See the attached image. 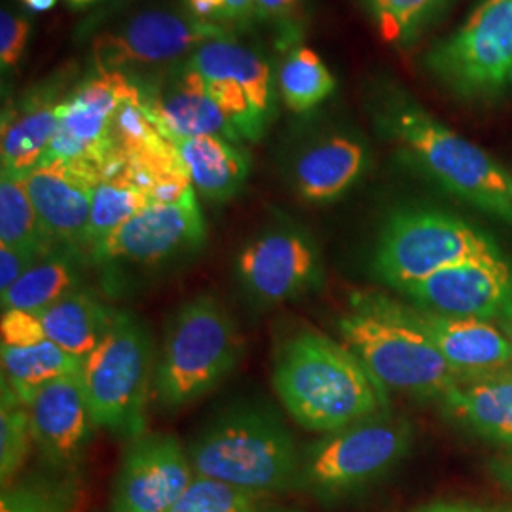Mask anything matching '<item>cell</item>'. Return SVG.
<instances>
[{"label": "cell", "mask_w": 512, "mask_h": 512, "mask_svg": "<svg viewBox=\"0 0 512 512\" xmlns=\"http://www.w3.org/2000/svg\"><path fill=\"white\" fill-rule=\"evenodd\" d=\"M274 387L294 420L325 435L372 418L385 404L384 387L357 355L313 330L294 334L277 351Z\"/></svg>", "instance_id": "1"}, {"label": "cell", "mask_w": 512, "mask_h": 512, "mask_svg": "<svg viewBox=\"0 0 512 512\" xmlns=\"http://www.w3.org/2000/svg\"><path fill=\"white\" fill-rule=\"evenodd\" d=\"M2 382L8 385L23 404H31L44 385L82 368L80 359L44 340L35 346L6 348L2 346Z\"/></svg>", "instance_id": "28"}, {"label": "cell", "mask_w": 512, "mask_h": 512, "mask_svg": "<svg viewBox=\"0 0 512 512\" xmlns=\"http://www.w3.org/2000/svg\"><path fill=\"white\" fill-rule=\"evenodd\" d=\"M198 476L255 495L298 490L302 454L281 420L262 408H236L211 423L188 448Z\"/></svg>", "instance_id": "4"}, {"label": "cell", "mask_w": 512, "mask_h": 512, "mask_svg": "<svg viewBox=\"0 0 512 512\" xmlns=\"http://www.w3.org/2000/svg\"><path fill=\"white\" fill-rule=\"evenodd\" d=\"M503 258L467 222L429 209H401L385 220L374 251V270L401 291L446 268Z\"/></svg>", "instance_id": "6"}, {"label": "cell", "mask_w": 512, "mask_h": 512, "mask_svg": "<svg viewBox=\"0 0 512 512\" xmlns=\"http://www.w3.org/2000/svg\"><path fill=\"white\" fill-rule=\"evenodd\" d=\"M420 512H494L486 511V509H478V507H467V505H446V503H439V505H431L427 509H421Z\"/></svg>", "instance_id": "40"}, {"label": "cell", "mask_w": 512, "mask_h": 512, "mask_svg": "<svg viewBox=\"0 0 512 512\" xmlns=\"http://www.w3.org/2000/svg\"><path fill=\"white\" fill-rule=\"evenodd\" d=\"M497 476L512 490V454L497 463Z\"/></svg>", "instance_id": "42"}, {"label": "cell", "mask_w": 512, "mask_h": 512, "mask_svg": "<svg viewBox=\"0 0 512 512\" xmlns=\"http://www.w3.org/2000/svg\"><path fill=\"white\" fill-rule=\"evenodd\" d=\"M0 245L48 255L55 245L48 238L23 177L0 175Z\"/></svg>", "instance_id": "30"}, {"label": "cell", "mask_w": 512, "mask_h": 512, "mask_svg": "<svg viewBox=\"0 0 512 512\" xmlns=\"http://www.w3.org/2000/svg\"><path fill=\"white\" fill-rule=\"evenodd\" d=\"M31 23L29 19L16 14L10 8H2L0 12V69L6 76L12 73L25 54L29 44Z\"/></svg>", "instance_id": "36"}, {"label": "cell", "mask_w": 512, "mask_h": 512, "mask_svg": "<svg viewBox=\"0 0 512 512\" xmlns=\"http://www.w3.org/2000/svg\"><path fill=\"white\" fill-rule=\"evenodd\" d=\"M135 84L128 74L95 71L74 86L59 107V128L44 160L88 165L101 179L118 171L126 158L114 145L112 124Z\"/></svg>", "instance_id": "12"}, {"label": "cell", "mask_w": 512, "mask_h": 512, "mask_svg": "<svg viewBox=\"0 0 512 512\" xmlns=\"http://www.w3.org/2000/svg\"><path fill=\"white\" fill-rule=\"evenodd\" d=\"M423 65L461 99H492L512 90V0H482Z\"/></svg>", "instance_id": "8"}, {"label": "cell", "mask_w": 512, "mask_h": 512, "mask_svg": "<svg viewBox=\"0 0 512 512\" xmlns=\"http://www.w3.org/2000/svg\"><path fill=\"white\" fill-rule=\"evenodd\" d=\"M258 501L260 495L196 475L181 499L167 512H260Z\"/></svg>", "instance_id": "34"}, {"label": "cell", "mask_w": 512, "mask_h": 512, "mask_svg": "<svg viewBox=\"0 0 512 512\" xmlns=\"http://www.w3.org/2000/svg\"><path fill=\"white\" fill-rule=\"evenodd\" d=\"M321 274L310 236L294 226H277L251 239L238 256V277L245 291L264 304L298 298Z\"/></svg>", "instance_id": "15"}, {"label": "cell", "mask_w": 512, "mask_h": 512, "mask_svg": "<svg viewBox=\"0 0 512 512\" xmlns=\"http://www.w3.org/2000/svg\"><path fill=\"white\" fill-rule=\"evenodd\" d=\"M444 404L476 433L512 444V370L467 378L444 395Z\"/></svg>", "instance_id": "24"}, {"label": "cell", "mask_w": 512, "mask_h": 512, "mask_svg": "<svg viewBox=\"0 0 512 512\" xmlns=\"http://www.w3.org/2000/svg\"><path fill=\"white\" fill-rule=\"evenodd\" d=\"M412 311L442 357L463 380L495 374L512 366L511 344L492 321L448 317L418 306H412Z\"/></svg>", "instance_id": "21"}, {"label": "cell", "mask_w": 512, "mask_h": 512, "mask_svg": "<svg viewBox=\"0 0 512 512\" xmlns=\"http://www.w3.org/2000/svg\"><path fill=\"white\" fill-rule=\"evenodd\" d=\"M42 256L29 249L0 245V293H6Z\"/></svg>", "instance_id": "38"}, {"label": "cell", "mask_w": 512, "mask_h": 512, "mask_svg": "<svg viewBox=\"0 0 512 512\" xmlns=\"http://www.w3.org/2000/svg\"><path fill=\"white\" fill-rule=\"evenodd\" d=\"M378 124L404 154L448 192L512 224V175L478 147L446 128L403 93L378 103Z\"/></svg>", "instance_id": "3"}, {"label": "cell", "mask_w": 512, "mask_h": 512, "mask_svg": "<svg viewBox=\"0 0 512 512\" xmlns=\"http://www.w3.org/2000/svg\"><path fill=\"white\" fill-rule=\"evenodd\" d=\"M205 236V219L192 188L175 202L150 203L114 230L90 256L97 264L109 266H160L198 251Z\"/></svg>", "instance_id": "13"}, {"label": "cell", "mask_w": 512, "mask_h": 512, "mask_svg": "<svg viewBox=\"0 0 512 512\" xmlns=\"http://www.w3.org/2000/svg\"><path fill=\"white\" fill-rule=\"evenodd\" d=\"M410 439L406 421L387 418L329 433L304 450L298 488L321 499L357 492L387 475L408 452Z\"/></svg>", "instance_id": "9"}, {"label": "cell", "mask_w": 512, "mask_h": 512, "mask_svg": "<svg viewBox=\"0 0 512 512\" xmlns=\"http://www.w3.org/2000/svg\"><path fill=\"white\" fill-rule=\"evenodd\" d=\"M387 44L410 46L446 0H363Z\"/></svg>", "instance_id": "31"}, {"label": "cell", "mask_w": 512, "mask_h": 512, "mask_svg": "<svg viewBox=\"0 0 512 512\" xmlns=\"http://www.w3.org/2000/svg\"><path fill=\"white\" fill-rule=\"evenodd\" d=\"M194 469L173 435H139L129 442L112 484V512H167L188 490Z\"/></svg>", "instance_id": "14"}, {"label": "cell", "mask_w": 512, "mask_h": 512, "mask_svg": "<svg viewBox=\"0 0 512 512\" xmlns=\"http://www.w3.org/2000/svg\"><path fill=\"white\" fill-rule=\"evenodd\" d=\"M283 44V54L275 67L277 93L291 112H310L334 93L336 78L321 55L294 35L283 40Z\"/></svg>", "instance_id": "27"}, {"label": "cell", "mask_w": 512, "mask_h": 512, "mask_svg": "<svg viewBox=\"0 0 512 512\" xmlns=\"http://www.w3.org/2000/svg\"><path fill=\"white\" fill-rule=\"evenodd\" d=\"M421 310L497 321L512 308V270L505 258L446 268L401 289Z\"/></svg>", "instance_id": "16"}, {"label": "cell", "mask_w": 512, "mask_h": 512, "mask_svg": "<svg viewBox=\"0 0 512 512\" xmlns=\"http://www.w3.org/2000/svg\"><path fill=\"white\" fill-rule=\"evenodd\" d=\"M82 382L95 427L124 437L143 435L152 376V344L133 315L118 311L101 344L82 363Z\"/></svg>", "instance_id": "7"}, {"label": "cell", "mask_w": 512, "mask_h": 512, "mask_svg": "<svg viewBox=\"0 0 512 512\" xmlns=\"http://www.w3.org/2000/svg\"><path fill=\"white\" fill-rule=\"evenodd\" d=\"M260 512H300V511H296V509H268V511H260Z\"/></svg>", "instance_id": "45"}, {"label": "cell", "mask_w": 512, "mask_h": 512, "mask_svg": "<svg viewBox=\"0 0 512 512\" xmlns=\"http://www.w3.org/2000/svg\"><path fill=\"white\" fill-rule=\"evenodd\" d=\"M67 2L74 8H86V6H92V4L103 2V0H67Z\"/></svg>", "instance_id": "44"}, {"label": "cell", "mask_w": 512, "mask_h": 512, "mask_svg": "<svg viewBox=\"0 0 512 512\" xmlns=\"http://www.w3.org/2000/svg\"><path fill=\"white\" fill-rule=\"evenodd\" d=\"M186 12L226 29H238L255 19L253 0H184Z\"/></svg>", "instance_id": "35"}, {"label": "cell", "mask_w": 512, "mask_h": 512, "mask_svg": "<svg viewBox=\"0 0 512 512\" xmlns=\"http://www.w3.org/2000/svg\"><path fill=\"white\" fill-rule=\"evenodd\" d=\"M23 179L48 238L57 247L84 255L93 192L101 175L88 165L44 160Z\"/></svg>", "instance_id": "17"}, {"label": "cell", "mask_w": 512, "mask_h": 512, "mask_svg": "<svg viewBox=\"0 0 512 512\" xmlns=\"http://www.w3.org/2000/svg\"><path fill=\"white\" fill-rule=\"evenodd\" d=\"M495 325H497L499 329L503 330V334L507 336V340H509V344H511L512 348V308L507 311L501 319H497V321H495Z\"/></svg>", "instance_id": "43"}, {"label": "cell", "mask_w": 512, "mask_h": 512, "mask_svg": "<svg viewBox=\"0 0 512 512\" xmlns=\"http://www.w3.org/2000/svg\"><path fill=\"white\" fill-rule=\"evenodd\" d=\"M82 256L73 249L55 247L48 255L38 258L6 293H0L2 311L38 313L80 289Z\"/></svg>", "instance_id": "26"}, {"label": "cell", "mask_w": 512, "mask_h": 512, "mask_svg": "<svg viewBox=\"0 0 512 512\" xmlns=\"http://www.w3.org/2000/svg\"><path fill=\"white\" fill-rule=\"evenodd\" d=\"M116 315L118 311L110 310L84 289H76L54 306L38 311L46 338L80 361L101 344Z\"/></svg>", "instance_id": "25"}, {"label": "cell", "mask_w": 512, "mask_h": 512, "mask_svg": "<svg viewBox=\"0 0 512 512\" xmlns=\"http://www.w3.org/2000/svg\"><path fill=\"white\" fill-rule=\"evenodd\" d=\"M366 167L365 143L355 135L332 133L300 152L293 165L294 188L306 202H334L363 177Z\"/></svg>", "instance_id": "22"}, {"label": "cell", "mask_w": 512, "mask_h": 512, "mask_svg": "<svg viewBox=\"0 0 512 512\" xmlns=\"http://www.w3.org/2000/svg\"><path fill=\"white\" fill-rule=\"evenodd\" d=\"M76 484L69 476H29L2 488L0 512H71Z\"/></svg>", "instance_id": "32"}, {"label": "cell", "mask_w": 512, "mask_h": 512, "mask_svg": "<svg viewBox=\"0 0 512 512\" xmlns=\"http://www.w3.org/2000/svg\"><path fill=\"white\" fill-rule=\"evenodd\" d=\"M177 148L196 194L213 203L236 198L247 183L251 158L247 150L224 137H169Z\"/></svg>", "instance_id": "23"}, {"label": "cell", "mask_w": 512, "mask_h": 512, "mask_svg": "<svg viewBox=\"0 0 512 512\" xmlns=\"http://www.w3.org/2000/svg\"><path fill=\"white\" fill-rule=\"evenodd\" d=\"M230 37H236L232 29L194 18L190 12L147 10L95 37L93 65L95 71L133 76L190 57L211 40Z\"/></svg>", "instance_id": "11"}, {"label": "cell", "mask_w": 512, "mask_h": 512, "mask_svg": "<svg viewBox=\"0 0 512 512\" xmlns=\"http://www.w3.org/2000/svg\"><path fill=\"white\" fill-rule=\"evenodd\" d=\"M186 63L200 74L241 141H260L275 114L277 86L270 61L230 37L203 44Z\"/></svg>", "instance_id": "10"}, {"label": "cell", "mask_w": 512, "mask_h": 512, "mask_svg": "<svg viewBox=\"0 0 512 512\" xmlns=\"http://www.w3.org/2000/svg\"><path fill=\"white\" fill-rule=\"evenodd\" d=\"M154 203L150 192L124 164L109 177L101 179L93 192L92 215L86 238V253L93 251L118 230L126 220Z\"/></svg>", "instance_id": "29"}, {"label": "cell", "mask_w": 512, "mask_h": 512, "mask_svg": "<svg viewBox=\"0 0 512 512\" xmlns=\"http://www.w3.org/2000/svg\"><path fill=\"white\" fill-rule=\"evenodd\" d=\"M73 69L52 74L4 105L0 162L2 175L25 177L44 162L59 128V107L67 97Z\"/></svg>", "instance_id": "18"}, {"label": "cell", "mask_w": 512, "mask_h": 512, "mask_svg": "<svg viewBox=\"0 0 512 512\" xmlns=\"http://www.w3.org/2000/svg\"><path fill=\"white\" fill-rule=\"evenodd\" d=\"M148 107L167 137H224L241 145V137L219 103L207 92L200 74L184 59L158 80L145 84Z\"/></svg>", "instance_id": "20"}, {"label": "cell", "mask_w": 512, "mask_h": 512, "mask_svg": "<svg viewBox=\"0 0 512 512\" xmlns=\"http://www.w3.org/2000/svg\"><path fill=\"white\" fill-rule=\"evenodd\" d=\"M29 12H35V14H44V12H50L57 4V0H19Z\"/></svg>", "instance_id": "41"}, {"label": "cell", "mask_w": 512, "mask_h": 512, "mask_svg": "<svg viewBox=\"0 0 512 512\" xmlns=\"http://www.w3.org/2000/svg\"><path fill=\"white\" fill-rule=\"evenodd\" d=\"M304 0H253L255 19L260 21H287L294 18Z\"/></svg>", "instance_id": "39"}, {"label": "cell", "mask_w": 512, "mask_h": 512, "mask_svg": "<svg viewBox=\"0 0 512 512\" xmlns=\"http://www.w3.org/2000/svg\"><path fill=\"white\" fill-rule=\"evenodd\" d=\"M338 329L346 346L384 389L414 397H444L463 382L418 323L412 306L384 294H353Z\"/></svg>", "instance_id": "2"}, {"label": "cell", "mask_w": 512, "mask_h": 512, "mask_svg": "<svg viewBox=\"0 0 512 512\" xmlns=\"http://www.w3.org/2000/svg\"><path fill=\"white\" fill-rule=\"evenodd\" d=\"M33 440L55 467L76 463L92 437V410L82 368L44 385L29 404Z\"/></svg>", "instance_id": "19"}, {"label": "cell", "mask_w": 512, "mask_h": 512, "mask_svg": "<svg viewBox=\"0 0 512 512\" xmlns=\"http://www.w3.org/2000/svg\"><path fill=\"white\" fill-rule=\"evenodd\" d=\"M2 346L6 348H25L35 346L46 338L40 317L35 311L6 310L0 323Z\"/></svg>", "instance_id": "37"}, {"label": "cell", "mask_w": 512, "mask_h": 512, "mask_svg": "<svg viewBox=\"0 0 512 512\" xmlns=\"http://www.w3.org/2000/svg\"><path fill=\"white\" fill-rule=\"evenodd\" d=\"M243 342L230 313L213 296H196L175 313L160 361L154 391L165 406L194 403L238 365Z\"/></svg>", "instance_id": "5"}, {"label": "cell", "mask_w": 512, "mask_h": 512, "mask_svg": "<svg viewBox=\"0 0 512 512\" xmlns=\"http://www.w3.org/2000/svg\"><path fill=\"white\" fill-rule=\"evenodd\" d=\"M33 440L29 406L2 382L0 399V480L2 488L14 482L23 467Z\"/></svg>", "instance_id": "33"}]
</instances>
